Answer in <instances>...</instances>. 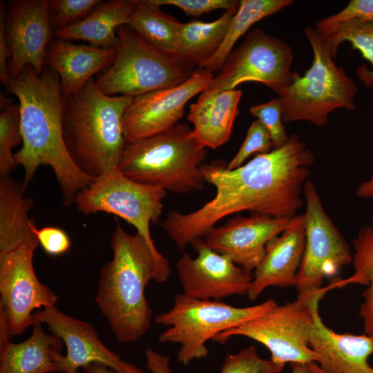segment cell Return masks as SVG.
I'll return each instance as SVG.
<instances>
[{
    "label": "cell",
    "mask_w": 373,
    "mask_h": 373,
    "mask_svg": "<svg viewBox=\"0 0 373 373\" xmlns=\"http://www.w3.org/2000/svg\"><path fill=\"white\" fill-rule=\"evenodd\" d=\"M38 245L37 240L28 242L0 258V312L10 338L33 325L34 310L54 306L59 299L35 272L32 260Z\"/></svg>",
    "instance_id": "4fadbf2b"
},
{
    "label": "cell",
    "mask_w": 373,
    "mask_h": 373,
    "mask_svg": "<svg viewBox=\"0 0 373 373\" xmlns=\"http://www.w3.org/2000/svg\"><path fill=\"white\" fill-rule=\"evenodd\" d=\"M327 291L325 287L314 298L297 296L293 302L277 304L262 314L220 332L213 341L224 344L230 337L245 336L265 345L275 363H316L318 356L310 348L309 338L314 311Z\"/></svg>",
    "instance_id": "30bf717a"
},
{
    "label": "cell",
    "mask_w": 373,
    "mask_h": 373,
    "mask_svg": "<svg viewBox=\"0 0 373 373\" xmlns=\"http://www.w3.org/2000/svg\"><path fill=\"white\" fill-rule=\"evenodd\" d=\"M83 370L84 373H144L137 366L127 362L121 370H115L99 363H92Z\"/></svg>",
    "instance_id": "60d3db41"
},
{
    "label": "cell",
    "mask_w": 373,
    "mask_h": 373,
    "mask_svg": "<svg viewBox=\"0 0 373 373\" xmlns=\"http://www.w3.org/2000/svg\"><path fill=\"white\" fill-rule=\"evenodd\" d=\"M48 0H10L6 5L8 70L17 77L26 66L41 74L47 48L55 38L48 19Z\"/></svg>",
    "instance_id": "2e32d148"
},
{
    "label": "cell",
    "mask_w": 373,
    "mask_h": 373,
    "mask_svg": "<svg viewBox=\"0 0 373 373\" xmlns=\"http://www.w3.org/2000/svg\"><path fill=\"white\" fill-rule=\"evenodd\" d=\"M239 5L225 10L218 19L211 22L191 20L181 23L178 55L195 69L201 68L222 45Z\"/></svg>",
    "instance_id": "484cf974"
},
{
    "label": "cell",
    "mask_w": 373,
    "mask_h": 373,
    "mask_svg": "<svg viewBox=\"0 0 373 373\" xmlns=\"http://www.w3.org/2000/svg\"><path fill=\"white\" fill-rule=\"evenodd\" d=\"M373 21V0H352L339 12L315 23V29L323 32L341 23L354 20Z\"/></svg>",
    "instance_id": "d590c367"
},
{
    "label": "cell",
    "mask_w": 373,
    "mask_h": 373,
    "mask_svg": "<svg viewBox=\"0 0 373 373\" xmlns=\"http://www.w3.org/2000/svg\"><path fill=\"white\" fill-rule=\"evenodd\" d=\"M213 77L211 71L198 68L187 81L178 86L133 97L122 117L126 142L158 133L178 123L188 101L205 90Z\"/></svg>",
    "instance_id": "5bb4252c"
},
{
    "label": "cell",
    "mask_w": 373,
    "mask_h": 373,
    "mask_svg": "<svg viewBox=\"0 0 373 373\" xmlns=\"http://www.w3.org/2000/svg\"><path fill=\"white\" fill-rule=\"evenodd\" d=\"M61 373H79V372H77V370H68V371L63 372Z\"/></svg>",
    "instance_id": "f6af8a7d"
},
{
    "label": "cell",
    "mask_w": 373,
    "mask_h": 373,
    "mask_svg": "<svg viewBox=\"0 0 373 373\" xmlns=\"http://www.w3.org/2000/svg\"><path fill=\"white\" fill-rule=\"evenodd\" d=\"M190 245L198 254L184 253L176 263L183 294L197 299L220 301L232 295H247L253 276L198 238Z\"/></svg>",
    "instance_id": "9a60e30c"
},
{
    "label": "cell",
    "mask_w": 373,
    "mask_h": 373,
    "mask_svg": "<svg viewBox=\"0 0 373 373\" xmlns=\"http://www.w3.org/2000/svg\"><path fill=\"white\" fill-rule=\"evenodd\" d=\"M111 247L113 256L101 268L95 302L116 339L133 343L151 326L152 309L144 289L157 280V260L143 236L126 233L118 222Z\"/></svg>",
    "instance_id": "3957f363"
},
{
    "label": "cell",
    "mask_w": 373,
    "mask_h": 373,
    "mask_svg": "<svg viewBox=\"0 0 373 373\" xmlns=\"http://www.w3.org/2000/svg\"><path fill=\"white\" fill-rule=\"evenodd\" d=\"M41 324L35 321L27 340L11 343L4 315L0 312V373L61 372L64 343L56 335L46 333Z\"/></svg>",
    "instance_id": "44dd1931"
},
{
    "label": "cell",
    "mask_w": 373,
    "mask_h": 373,
    "mask_svg": "<svg viewBox=\"0 0 373 373\" xmlns=\"http://www.w3.org/2000/svg\"><path fill=\"white\" fill-rule=\"evenodd\" d=\"M250 113L256 117L268 131L273 144V149L283 146L289 140L283 124V109L279 97L253 106Z\"/></svg>",
    "instance_id": "836d02e7"
},
{
    "label": "cell",
    "mask_w": 373,
    "mask_h": 373,
    "mask_svg": "<svg viewBox=\"0 0 373 373\" xmlns=\"http://www.w3.org/2000/svg\"><path fill=\"white\" fill-rule=\"evenodd\" d=\"M295 216L239 215L229 219L222 226L213 227L205 235L204 241L211 249L251 274L265 257L267 244L287 229Z\"/></svg>",
    "instance_id": "e0dca14e"
},
{
    "label": "cell",
    "mask_w": 373,
    "mask_h": 373,
    "mask_svg": "<svg viewBox=\"0 0 373 373\" xmlns=\"http://www.w3.org/2000/svg\"><path fill=\"white\" fill-rule=\"evenodd\" d=\"M181 23L151 0H137L128 26L156 48L178 55Z\"/></svg>",
    "instance_id": "83f0119b"
},
{
    "label": "cell",
    "mask_w": 373,
    "mask_h": 373,
    "mask_svg": "<svg viewBox=\"0 0 373 373\" xmlns=\"http://www.w3.org/2000/svg\"><path fill=\"white\" fill-rule=\"evenodd\" d=\"M34 318L46 324L49 331L60 338L66 347L61 372L77 370L92 363H99L115 370H122L126 361L101 341L88 323L68 316L55 305L35 312Z\"/></svg>",
    "instance_id": "ac0fdd59"
},
{
    "label": "cell",
    "mask_w": 373,
    "mask_h": 373,
    "mask_svg": "<svg viewBox=\"0 0 373 373\" xmlns=\"http://www.w3.org/2000/svg\"><path fill=\"white\" fill-rule=\"evenodd\" d=\"M285 367L273 361L261 358L254 345L237 353L228 354L220 373H279Z\"/></svg>",
    "instance_id": "d6a6232c"
},
{
    "label": "cell",
    "mask_w": 373,
    "mask_h": 373,
    "mask_svg": "<svg viewBox=\"0 0 373 373\" xmlns=\"http://www.w3.org/2000/svg\"><path fill=\"white\" fill-rule=\"evenodd\" d=\"M116 53L117 49L75 44L55 37L47 48L44 67L58 74L62 95H70L81 89L95 74L108 68Z\"/></svg>",
    "instance_id": "7402d4cb"
},
{
    "label": "cell",
    "mask_w": 373,
    "mask_h": 373,
    "mask_svg": "<svg viewBox=\"0 0 373 373\" xmlns=\"http://www.w3.org/2000/svg\"><path fill=\"white\" fill-rule=\"evenodd\" d=\"M353 245L354 252L352 262L354 273L346 279H333L327 287L329 291L350 284L368 286L362 293L363 301L359 315L363 318L364 334L373 337V224L358 230Z\"/></svg>",
    "instance_id": "4316f807"
},
{
    "label": "cell",
    "mask_w": 373,
    "mask_h": 373,
    "mask_svg": "<svg viewBox=\"0 0 373 373\" xmlns=\"http://www.w3.org/2000/svg\"><path fill=\"white\" fill-rule=\"evenodd\" d=\"M116 32L118 46L114 61L95 79L97 87L107 95L135 97L178 86L195 70L179 55L149 44L128 25L120 26Z\"/></svg>",
    "instance_id": "52a82bcc"
},
{
    "label": "cell",
    "mask_w": 373,
    "mask_h": 373,
    "mask_svg": "<svg viewBox=\"0 0 373 373\" xmlns=\"http://www.w3.org/2000/svg\"><path fill=\"white\" fill-rule=\"evenodd\" d=\"M0 114V176L10 175L18 164L12 149L22 143L19 104L1 101Z\"/></svg>",
    "instance_id": "4dcf8cb0"
},
{
    "label": "cell",
    "mask_w": 373,
    "mask_h": 373,
    "mask_svg": "<svg viewBox=\"0 0 373 373\" xmlns=\"http://www.w3.org/2000/svg\"><path fill=\"white\" fill-rule=\"evenodd\" d=\"M304 33L313 50L312 64L278 96L282 119L285 123L304 120L322 127L335 109L356 108L354 98L358 89L335 64L327 39L311 27L305 28Z\"/></svg>",
    "instance_id": "8992f818"
},
{
    "label": "cell",
    "mask_w": 373,
    "mask_h": 373,
    "mask_svg": "<svg viewBox=\"0 0 373 373\" xmlns=\"http://www.w3.org/2000/svg\"><path fill=\"white\" fill-rule=\"evenodd\" d=\"M314 161L306 143L291 134L281 148L256 155L235 169H228L223 159L203 163L204 179L216 188L215 197L191 213L170 211L158 224L184 251L232 213L247 211L251 215L293 218L303 205L301 193Z\"/></svg>",
    "instance_id": "6da1fadb"
},
{
    "label": "cell",
    "mask_w": 373,
    "mask_h": 373,
    "mask_svg": "<svg viewBox=\"0 0 373 373\" xmlns=\"http://www.w3.org/2000/svg\"><path fill=\"white\" fill-rule=\"evenodd\" d=\"M269 298L250 307H236L222 301L202 300L183 293L177 294L172 307L157 314L155 322L168 327L158 337L160 343L180 345L178 361L184 365L207 356L206 343L220 332L256 318L274 306Z\"/></svg>",
    "instance_id": "ba28073f"
},
{
    "label": "cell",
    "mask_w": 373,
    "mask_h": 373,
    "mask_svg": "<svg viewBox=\"0 0 373 373\" xmlns=\"http://www.w3.org/2000/svg\"><path fill=\"white\" fill-rule=\"evenodd\" d=\"M292 61L287 43L256 27L232 50L206 89L233 90L242 83L256 82L280 96L300 76L291 70Z\"/></svg>",
    "instance_id": "8fae6325"
},
{
    "label": "cell",
    "mask_w": 373,
    "mask_h": 373,
    "mask_svg": "<svg viewBox=\"0 0 373 373\" xmlns=\"http://www.w3.org/2000/svg\"><path fill=\"white\" fill-rule=\"evenodd\" d=\"M161 7L172 5L182 10L187 15L200 16L214 10H228L240 3L237 0H151Z\"/></svg>",
    "instance_id": "8d00e7d4"
},
{
    "label": "cell",
    "mask_w": 373,
    "mask_h": 373,
    "mask_svg": "<svg viewBox=\"0 0 373 373\" xmlns=\"http://www.w3.org/2000/svg\"><path fill=\"white\" fill-rule=\"evenodd\" d=\"M207 149L192 136L186 123L126 142L117 170L145 185L185 194L204 189L201 165Z\"/></svg>",
    "instance_id": "5b68a950"
},
{
    "label": "cell",
    "mask_w": 373,
    "mask_h": 373,
    "mask_svg": "<svg viewBox=\"0 0 373 373\" xmlns=\"http://www.w3.org/2000/svg\"><path fill=\"white\" fill-rule=\"evenodd\" d=\"M39 244L50 256L61 255L70 249V240L66 231L59 227H45L35 230Z\"/></svg>",
    "instance_id": "74e56055"
},
{
    "label": "cell",
    "mask_w": 373,
    "mask_h": 373,
    "mask_svg": "<svg viewBox=\"0 0 373 373\" xmlns=\"http://www.w3.org/2000/svg\"><path fill=\"white\" fill-rule=\"evenodd\" d=\"M308 368L314 373H326L325 372L316 362L307 363Z\"/></svg>",
    "instance_id": "ee69618b"
},
{
    "label": "cell",
    "mask_w": 373,
    "mask_h": 373,
    "mask_svg": "<svg viewBox=\"0 0 373 373\" xmlns=\"http://www.w3.org/2000/svg\"><path fill=\"white\" fill-rule=\"evenodd\" d=\"M144 355L146 367L151 373H171V359L168 356L161 354L151 348L145 350Z\"/></svg>",
    "instance_id": "ab89813d"
},
{
    "label": "cell",
    "mask_w": 373,
    "mask_h": 373,
    "mask_svg": "<svg viewBox=\"0 0 373 373\" xmlns=\"http://www.w3.org/2000/svg\"><path fill=\"white\" fill-rule=\"evenodd\" d=\"M166 191L161 187L136 182L117 169L95 178L76 195L74 203L85 215L106 212L117 216L132 224L146 240L157 263V283L170 276L169 262L156 249L150 233V224H157L164 207Z\"/></svg>",
    "instance_id": "9c48e42d"
},
{
    "label": "cell",
    "mask_w": 373,
    "mask_h": 373,
    "mask_svg": "<svg viewBox=\"0 0 373 373\" xmlns=\"http://www.w3.org/2000/svg\"><path fill=\"white\" fill-rule=\"evenodd\" d=\"M19 100L22 146L14 153L24 171L25 187L38 167L50 166L61 189L63 203H74L78 193L95 178L84 173L72 159L66 146L62 127L63 95L58 74L44 67L37 74L26 66L5 86Z\"/></svg>",
    "instance_id": "7a4b0ae2"
},
{
    "label": "cell",
    "mask_w": 373,
    "mask_h": 373,
    "mask_svg": "<svg viewBox=\"0 0 373 373\" xmlns=\"http://www.w3.org/2000/svg\"><path fill=\"white\" fill-rule=\"evenodd\" d=\"M291 373H314L308 368L307 364L304 363H291Z\"/></svg>",
    "instance_id": "7bdbcfd3"
},
{
    "label": "cell",
    "mask_w": 373,
    "mask_h": 373,
    "mask_svg": "<svg viewBox=\"0 0 373 373\" xmlns=\"http://www.w3.org/2000/svg\"><path fill=\"white\" fill-rule=\"evenodd\" d=\"M319 32L327 39L334 58L340 44L348 41L373 66V21L350 20Z\"/></svg>",
    "instance_id": "f546056e"
},
{
    "label": "cell",
    "mask_w": 373,
    "mask_h": 373,
    "mask_svg": "<svg viewBox=\"0 0 373 373\" xmlns=\"http://www.w3.org/2000/svg\"><path fill=\"white\" fill-rule=\"evenodd\" d=\"M305 245L304 214L296 215L287 229L267 244L265 257L254 270L248 298L256 300L269 287H296Z\"/></svg>",
    "instance_id": "d6986e66"
},
{
    "label": "cell",
    "mask_w": 373,
    "mask_h": 373,
    "mask_svg": "<svg viewBox=\"0 0 373 373\" xmlns=\"http://www.w3.org/2000/svg\"><path fill=\"white\" fill-rule=\"evenodd\" d=\"M101 0H48L50 25L55 32L86 17Z\"/></svg>",
    "instance_id": "1f68e13d"
},
{
    "label": "cell",
    "mask_w": 373,
    "mask_h": 373,
    "mask_svg": "<svg viewBox=\"0 0 373 373\" xmlns=\"http://www.w3.org/2000/svg\"><path fill=\"white\" fill-rule=\"evenodd\" d=\"M239 89L204 90L190 105L187 119L193 124L192 136L206 148L216 149L230 138L239 113Z\"/></svg>",
    "instance_id": "603a6c76"
},
{
    "label": "cell",
    "mask_w": 373,
    "mask_h": 373,
    "mask_svg": "<svg viewBox=\"0 0 373 373\" xmlns=\"http://www.w3.org/2000/svg\"><path fill=\"white\" fill-rule=\"evenodd\" d=\"M137 0H110L97 5L84 19L65 29L56 31L55 37L70 41L83 40L90 46L117 49V28L128 25Z\"/></svg>",
    "instance_id": "cb8c5ba5"
},
{
    "label": "cell",
    "mask_w": 373,
    "mask_h": 373,
    "mask_svg": "<svg viewBox=\"0 0 373 373\" xmlns=\"http://www.w3.org/2000/svg\"><path fill=\"white\" fill-rule=\"evenodd\" d=\"M306 202L305 245L297 276L298 297L310 298L321 292L326 277L352 261L349 245L324 210L314 182L307 180L303 186Z\"/></svg>",
    "instance_id": "7c38bea8"
},
{
    "label": "cell",
    "mask_w": 373,
    "mask_h": 373,
    "mask_svg": "<svg viewBox=\"0 0 373 373\" xmlns=\"http://www.w3.org/2000/svg\"><path fill=\"white\" fill-rule=\"evenodd\" d=\"M314 311L309 345L326 373H373L367 359L373 354V337L365 334H338L327 327Z\"/></svg>",
    "instance_id": "ffe728a7"
},
{
    "label": "cell",
    "mask_w": 373,
    "mask_h": 373,
    "mask_svg": "<svg viewBox=\"0 0 373 373\" xmlns=\"http://www.w3.org/2000/svg\"><path fill=\"white\" fill-rule=\"evenodd\" d=\"M23 182L10 175L0 178V258L37 240L36 225L28 216L33 200L24 196Z\"/></svg>",
    "instance_id": "d4e9b609"
},
{
    "label": "cell",
    "mask_w": 373,
    "mask_h": 373,
    "mask_svg": "<svg viewBox=\"0 0 373 373\" xmlns=\"http://www.w3.org/2000/svg\"><path fill=\"white\" fill-rule=\"evenodd\" d=\"M293 3L292 0L240 1L238 10L229 25L222 45L216 53L200 68H205L212 73L218 72L236 41L252 25Z\"/></svg>",
    "instance_id": "f1b7e54d"
},
{
    "label": "cell",
    "mask_w": 373,
    "mask_h": 373,
    "mask_svg": "<svg viewBox=\"0 0 373 373\" xmlns=\"http://www.w3.org/2000/svg\"><path fill=\"white\" fill-rule=\"evenodd\" d=\"M273 149L271 137L258 120H254L249 127L246 137L239 150L231 160L227 164L229 170L235 169L243 165L245 161L254 153L266 154Z\"/></svg>",
    "instance_id": "e575fe53"
},
{
    "label": "cell",
    "mask_w": 373,
    "mask_h": 373,
    "mask_svg": "<svg viewBox=\"0 0 373 373\" xmlns=\"http://www.w3.org/2000/svg\"><path fill=\"white\" fill-rule=\"evenodd\" d=\"M132 99L104 94L95 77L76 93L63 95L64 142L72 159L86 175L97 178L117 169L126 143L123 114Z\"/></svg>",
    "instance_id": "277c9868"
},
{
    "label": "cell",
    "mask_w": 373,
    "mask_h": 373,
    "mask_svg": "<svg viewBox=\"0 0 373 373\" xmlns=\"http://www.w3.org/2000/svg\"><path fill=\"white\" fill-rule=\"evenodd\" d=\"M6 5L0 2V80L6 86L11 79L8 70L10 59V49L6 37Z\"/></svg>",
    "instance_id": "f35d334b"
},
{
    "label": "cell",
    "mask_w": 373,
    "mask_h": 373,
    "mask_svg": "<svg viewBox=\"0 0 373 373\" xmlns=\"http://www.w3.org/2000/svg\"><path fill=\"white\" fill-rule=\"evenodd\" d=\"M356 194L359 198H370L373 200V173L367 180H363L358 186ZM373 224V216L371 220Z\"/></svg>",
    "instance_id": "b9f144b4"
}]
</instances>
